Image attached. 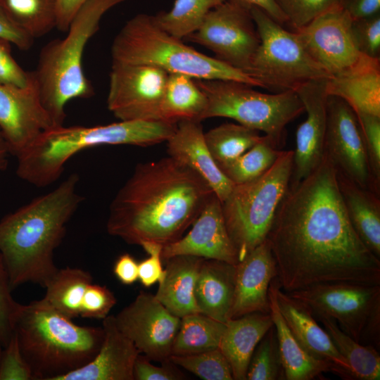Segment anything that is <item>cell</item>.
<instances>
[{"label":"cell","instance_id":"obj_1","mask_svg":"<svg viewBox=\"0 0 380 380\" xmlns=\"http://www.w3.org/2000/svg\"><path fill=\"white\" fill-rule=\"evenodd\" d=\"M267 239L286 293L324 283L380 285V258L352 226L324 152L315 170L289 186Z\"/></svg>","mask_w":380,"mask_h":380},{"label":"cell","instance_id":"obj_2","mask_svg":"<svg viewBox=\"0 0 380 380\" xmlns=\"http://www.w3.org/2000/svg\"><path fill=\"white\" fill-rule=\"evenodd\" d=\"M215 194L196 172L167 156L139 163L110 203L108 233L129 244L180 239Z\"/></svg>","mask_w":380,"mask_h":380},{"label":"cell","instance_id":"obj_3","mask_svg":"<svg viewBox=\"0 0 380 380\" xmlns=\"http://www.w3.org/2000/svg\"><path fill=\"white\" fill-rule=\"evenodd\" d=\"M79 182L73 172L0 220V253L13 290L29 282L45 288L58 271L54 252L84 200L77 191Z\"/></svg>","mask_w":380,"mask_h":380},{"label":"cell","instance_id":"obj_4","mask_svg":"<svg viewBox=\"0 0 380 380\" xmlns=\"http://www.w3.org/2000/svg\"><path fill=\"white\" fill-rule=\"evenodd\" d=\"M13 331L33 380H58L84 367L104 337L103 327L75 324L42 298L20 303Z\"/></svg>","mask_w":380,"mask_h":380},{"label":"cell","instance_id":"obj_5","mask_svg":"<svg viewBox=\"0 0 380 380\" xmlns=\"http://www.w3.org/2000/svg\"><path fill=\"white\" fill-rule=\"evenodd\" d=\"M176 127L177 124L160 120L53 127L17 158L16 175L33 186L45 187L56 182L68 160L84 149L106 145L152 146L167 141Z\"/></svg>","mask_w":380,"mask_h":380},{"label":"cell","instance_id":"obj_6","mask_svg":"<svg viewBox=\"0 0 380 380\" xmlns=\"http://www.w3.org/2000/svg\"><path fill=\"white\" fill-rule=\"evenodd\" d=\"M125 0H88L73 18L66 36L45 44L34 70L42 104L53 127L64 125L67 103L94 94L83 69V56L103 16Z\"/></svg>","mask_w":380,"mask_h":380},{"label":"cell","instance_id":"obj_7","mask_svg":"<svg viewBox=\"0 0 380 380\" xmlns=\"http://www.w3.org/2000/svg\"><path fill=\"white\" fill-rule=\"evenodd\" d=\"M113 62L146 65L195 80H234L262 87L246 72L205 55L161 29L153 15L139 13L123 25L111 46Z\"/></svg>","mask_w":380,"mask_h":380},{"label":"cell","instance_id":"obj_8","mask_svg":"<svg viewBox=\"0 0 380 380\" xmlns=\"http://www.w3.org/2000/svg\"><path fill=\"white\" fill-rule=\"evenodd\" d=\"M293 151H282L257 178L234 185L222 202V213L239 262L267 239L277 210L288 191Z\"/></svg>","mask_w":380,"mask_h":380},{"label":"cell","instance_id":"obj_9","mask_svg":"<svg viewBox=\"0 0 380 380\" xmlns=\"http://www.w3.org/2000/svg\"><path fill=\"white\" fill-rule=\"evenodd\" d=\"M208 99L203 120L222 117L263 132L278 149L285 141L286 126L305 111L294 90L265 94L253 86L223 80H195Z\"/></svg>","mask_w":380,"mask_h":380},{"label":"cell","instance_id":"obj_10","mask_svg":"<svg viewBox=\"0 0 380 380\" xmlns=\"http://www.w3.org/2000/svg\"><path fill=\"white\" fill-rule=\"evenodd\" d=\"M250 13L260 42L247 73L262 88L275 93L295 91L308 82L331 77L310 57L295 31L285 30L257 7Z\"/></svg>","mask_w":380,"mask_h":380},{"label":"cell","instance_id":"obj_11","mask_svg":"<svg viewBox=\"0 0 380 380\" xmlns=\"http://www.w3.org/2000/svg\"><path fill=\"white\" fill-rule=\"evenodd\" d=\"M185 39L246 74L260 42L250 11L229 0L210 11L198 29Z\"/></svg>","mask_w":380,"mask_h":380},{"label":"cell","instance_id":"obj_12","mask_svg":"<svg viewBox=\"0 0 380 380\" xmlns=\"http://www.w3.org/2000/svg\"><path fill=\"white\" fill-rule=\"evenodd\" d=\"M167 77V72L153 66L113 62L108 109L121 121L160 120Z\"/></svg>","mask_w":380,"mask_h":380},{"label":"cell","instance_id":"obj_13","mask_svg":"<svg viewBox=\"0 0 380 380\" xmlns=\"http://www.w3.org/2000/svg\"><path fill=\"white\" fill-rule=\"evenodd\" d=\"M287 293L305 304L316 316L334 319L357 342L373 309L380 303V285L324 283Z\"/></svg>","mask_w":380,"mask_h":380},{"label":"cell","instance_id":"obj_14","mask_svg":"<svg viewBox=\"0 0 380 380\" xmlns=\"http://www.w3.org/2000/svg\"><path fill=\"white\" fill-rule=\"evenodd\" d=\"M324 153L336 170L359 186L380 195L372 178L356 115L341 99L329 96Z\"/></svg>","mask_w":380,"mask_h":380},{"label":"cell","instance_id":"obj_15","mask_svg":"<svg viewBox=\"0 0 380 380\" xmlns=\"http://www.w3.org/2000/svg\"><path fill=\"white\" fill-rule=\"evenodd\" d=\"M120 331L151 361L169 360L181 318L169 312L155 295L141 291L116 315Z\"/></svg>","mask_w":380,"mask_h":380},{"label":"cell","instance_id":"obj_16","mask_svg":"<svg viewBox=\"0 0 380 380\" xmlns=\"http://www.w3.org/2000/svg\"><path fill=\"white\" fill-rule=\"evenodd\" d=\"M24 87L0 83V131L16 158L53 127L44 108L34 70Z\"/></svg>","mask_w":380,"mask_h":380},{"label":"cell","instance_id":"obj_17","mask_svg":"<svg viewBox=\"0 0 380 380\" xmlns=\"http://www.w3.org/2000/svg\"><path fill=\"white\" fill-rule=\"evenodd\" d=\"M353 19L341 5L295 30L310 57L330 76L353 65L360 57Z\"/></svg>","mask_w":380,"mask_h":380},{"label":"cell","instance_id":"obj_18","mask_svg":"<svg viewBox=\"0 0 380 380\" xmlns=\"http://www.w3.org/2000/svg\"><path fill=\"white\" fill-rule=\"evenodd\" d=\"M326 80H312L295 89L307 117L296 131L291 186L308 176L323 158L329 96L325 89Z\"/></svg>","mask_w":380,"mask_h":380},{"label":"cell","instance_id":"obj_19","mask_svg":"<svg viewBox=\"0 0 380 380\" xmlns=\"http://www.w3.org/2000/svg\"><path fill=\"white\" fill-rule=\"evenodd\" d=\"M191 226L185 236L163 246V260L176 255H193L232 265L239 262L237 252L226 227L222 203L215 194L210 197Z\"/></svg>","mask_w":380,"mask_h":380},{"label":"cell","instance_id":"obj_20","mask_svg":"<svg viewBox=\"0 0 380 380\" xmlns=\"http://www.w3.org/2000/svg\"><path fill=\"white\" fill-rule=\"evenodd\" d=\"M278 277L268 239L236 265L235 288L229 319L253 313H270L268 290Z\"/></svg>","mask_w":380,"mask_h":380},{"label":"cell","instance_id":"obj_21","mask_svg":"<svg viewBox=\"0 0 380 380\" xmlns=\"http://www.w3.org/2000/svg\"><path fill=\"white\" fill-rule=\"evenodd\" d=\"M274 291L279 310L303 348L315 358L334 365L342 379H354L348 362L338 352L328 333L317 323L312 310L303 302L283 291L278 279H275Z\"/></svg>","mask_w":380,"mask_h":380},{"label":"cell","instance_id":"obj_22","mask_svg":"<svg viewBox=\"0 0 380 380\" xmlns=\"http://www.w3.org/2000/svg\"><path fill=\"white\" fill-rule=\"evenodd\" d=\"M166 142L169 157L201 176L222 203L234 184L224 175L210 153L201 122H177L175 132Z\"/></svg>","mask_w":380,"mask_h":380},{"label":"cell","instance_id":"obj_23","mask_svg":"<svg viewBox=\"0 0 380 380\" xmlns=\"http://www.w3.org/2000/svg\"><path fill=\"white\" fill-rule=\"evenodd\" d=\"M102 327L103 340L94 357L58 380H134V365L139 350L118 328L114 315L104 318Z\"/></svg>","mask_w":380,"mask_h":380},{"label":"cell","instance_id":"obj_24","mask_svg":"<svg viewBox=\"0 0 380 380\" xmlns=\"http://www.w3.org/2000/svg\"><path fill=\"white\" fill-rule=\"evenodd\" d=\"M328 96L343 100L355 114L380 116V60L360 54L350 66L326 80Z\"/></svg>","mask_w":380,"mask_h":380},{"label":"cell","instance_id":"obj_25","mask_svg":"<svg viewBox=\"0 0 380 380\" xmlns=\"http://www.w3.org/2000/svg\"><path fill=\"white\" fill-rule=\"evenodd\" d=\"M236 265L203 259L194 288V298L199 312L214 319H229L235 288Z\"/></svg>","mask_w":380,"mask_h":380},{"label":"cell","instance_id":"obj_26","mask_svg":"<svg viewBox=\"0 0 380 380\" xmlns=\"http://www.w3.org/2000/svg\"><path fill=\"white\" fill-rule=\"evenodd\" d=\"M219 348L228 360L233 379L246 380L253 351L274 323L270 313L253 312L229 319Z\"/></svg>","mask_w":380,"mask_h":380},{"label":"cell","instance_id":"obj_27","mask_svg":"<svg viewBox=\"0 0 380 380\" xmlns=\"http://www.w3.org/2000/svg\"><path fill=\"white\" fill-rule=\"evenodd\" d=\"M275 279L271 281L268 290L270 314L276 331L285 379L312 380L322 376L324 372H332L338 375V371L334 365L310 355L293 336L277 302Z\"/></svg>","mask_w":380,"mask_h":380},{"label":"cell","instance_id":"obj_28","mask_svg":"<svg viewBox=\"0 0 380 380\" xmlns=\"http://www.w3.org/2000/svg\"><path fill=\"white\" fill-rule=\"evenodd\" d=\"M203 260L193 255H176L165 260L164 276L155 296L169 312L179 318L199 312L194 288Z\"/></svg>","mask_w":380,"mask_h":380},{"label":"cell","instance_id":"obj_29","mask_svg":"<svg viewBox=\"0 0 380 380\" xmlns=\"http://www.w3.org/2000/svg\"><path fill=\"white\" fill-rule=\"evenodd\" d=\"M349 220L366 247L380 258V195L363 189L336 170Z\"/></svg>","mask_w":380,"mask_h":380},{"label":"cell","instance_id":"obj_30","mask_svg":"<svg viewBox=\"0 0 380 380\" xmlns=\"http://www.w3.org/2000/svg\"><path fill=\"white\" fill-rule=\"evenodd\" d=\"M208 99L195 79L170 73L160 106V120L177 124L182 120L201 122Z\"/></svg>","mask_w":380,"mask_h":380},{"label":"cell","instance_id":"obj_31","mask_svg":"<svg viewBox=\"0 0 380 380\" xmlns=\"http://www.w3.org/2000/svg\"><path fill=\"white\" fill-rule=\"evenodd\" d=\"M92 281L90 273L84 270L70 267L58 269L46 285L42 299L63 316L77 317L85 289Z\"/></svg>","mask_w":380,"mask_h":380},{"label":"cell","instance_id":"obj_32","mask_svg":"<svg viewBox=\"0 0 380 380\" xmlns=\"http://www.w3.org/2000/svg\"><path fill=\"white\" fill-rule=\"evenodd\" d=\"M225 327L224 322L201 312L182 317L172 355H189L218 348Z\"/></svg>","mask_w":380,"mask_h":380},{"label":"cell","instance_id":"obj_33","mask_svg":"<svg viewBox=\"0 0 380 380\" xmlns=\"http://www.w3.org/2000/svg\"><path fill=\"white\" fill-rule=\"evenodd\" d=\"M317 317L338 352L348 362L354 379L379 380L380 355L377 349L356 341L344 332L334 319L325 316Z\"/></svg>","mask_w":380,"mask_h":380},{"label":"cell","instance_id":"obj_34","mask_svg":"<svg viewBox=\"0 0 380 380\" xmlns=\"http://www.w3.org/2000/svg\"><path fill=\"white\" fill-rule=\"evenodd\" d=\"M0 6L34 39L56 28L57 0H0Z\"/></svg>","mask_w":380,"mask_h":380},{"label":"cell","instance_id":"obj_35","mask_svg":"<svg viewBox=\"0 0 380 380\" xmlns=\"http://www.w3.org/2000/svg\"><path fill=\"white\" fill-rule=\"evenodd\" d=\"M262 137L258 131L234 123H224L204 133L205 144L218 166L237 158Z\"/></svg>","mask_w":380,"mask_h":380},{"label":"cell","instance_id":"obj_36","mask_svg":"<svg viewBox=\"0 0 380 380\" xmlns=\"http://www.w3.org/2000/svg\"><path fill=\"white\" fill-rule=\"evenodd\" d=\"M227 0H175L168 11L153 15L158 25L178 39H184L198 29L215 7Z\"/></svg>","mask_w":380,"mask_h":380},{"label":"cell","instance_id":"obj_37","mask_svg":"<svg viewBox=\"0 0 380 380\" xmlns=\"http://www.w3.org/2000/svg\"><path fill=\"white\" fill-rule=\"evenodd\" d=\"M281 151L265 135L239 157L218 167L234 185L241 184L265 172L273 165Z\"/></svg>","mask_w":380,"mask_h":380},{"label":"cell","instance_id":"obj_38","mask_svg":"<svg viewBox=\"0 0 380 380\" xmlns=\"http://www.w3.org/2000/svg\"><path fill=\"white\" fill-rule=\"evenodd\" d=\"M246 379H285L274 325L255 347L248 365Z\"/></svg>","mask_w":380,"mask_h":380},{"label":"cell","instance_id":"obj_39","mask_svg":"<svg viewBox=\"0 0 380 380\" xmlns=\"http://www.w3.org/2000/svg\"><path fill=\"white\" fill-rule=\"evenodd\" d=\"M169 360L203 380H232L230 365L220 349L189 355H173Z\"/></svg>","mask_w":380,"mask_h":380},{"label":"cell","instance_id":"obj_40","mask_svg":"<svg viewBox=\"0 0 380 380\" xmlns=\"http://www.w3.org/2000/svg\"><path fill=\"white\" fill-rule=\"evenodd\" d=\"M343 0H277L287 23L295 30L328 10L341 5Z\"/></svg>","mask_w":380,"mask_h":380},{"label":"cell","instance_id":"obj_41","mask_svg":"<svg viewBox=\"0 0 380 380\" xmlns=\"http://www.w3.org/2000/svg\"><path fill=\"white\" fill-rule=\"evenodd\" d=\"M355 115L364 138L372 178L380 188V116L367 113Z\"/></svg>","mask_w":380,"mask_h":380},{"label":"cell","instance_id":"obj_42","mask_svg":"<svg viewBox=\"0 0 380 380\" xmlns=\"http://www.w3.org/2000/svg\"><path fill=\"white\" fill-rule=\"evenodd\" d=\"M12 291L8 274L0 253V338L4 347L14 333V319L20 305L13 298Z\"/></svg>","mask_w":380,"mask_h":380},{"label":"cell","instance_id":"obj_43","mask_svg":"<svg viewBox=\"0 0 380 380\" xmlns=\"http://www.w3.org/2000/svg\"><path fill=\"white\" fill-rule=\"evenodd\" d=\"M113 293L105 286L89 284L84 293L80 316L84 318H106L116 304Z\"/></svg>","mask_w":380,"mask_h":380},{"label":"cell","instance_id":"obj_44","mask_svg":"<svg viewBox=\"0 0 380 380\" xmlns=\"http://www.w3.org/2000/svg\"><path fill=\"white\" fill-rule=\"evenodd\" d=\"M352 32L359 52L372 58L380 56V13L355 20Z\"/></svg>","mask_w":380,"mask_h":380},{"label":"cell","instance_id":"obj_45","mask_svg":"<svg viewBox=\"0 0 380 380\" xmlns=\"http://www.w3.org/2000/svg\"><path fill=\"white\" fill-rule=\"evenodd\" d=\"M0 380H33L15 333L4 347L0 360Z\"/></svg>","mask_w":380,"mask_h":380},{"label":"cell","instance_id":"obj_46","mask_svg":"<svg viewBox=\"0 0 380 380\" xmlns=\"http://www.w3.org/2000/svg\"><path fill=\"white\" fill-rule=\"evenodd\" d=\"M141 246L149 257L138 263V279L148 288L163 278L165 270L162 265L163 246L153 241H144Z\"/></svg>","mask_w":380,"mask_h":380},{"label":"cell","instance_id":"obj_47","mask_svg":"<svg viewBox=\"0 0 380 380\" xmlns=\"http://www.w3.org/2000/svg\"><path fill=\"white\" fill-rule=\"evenodd\" d=\"M160 367L153 365L145 355H139L134 365V380H179L184 374L169 360Z\"/></svg>","mask_w":380,"mask_h":380},{"label":"cell","instance_id":"obj_48","mask_svg":"<svg viewBox=\"0 0 380 380\" xmlns=\"http://www.w3.org/2000/svg\"><path fill=\"white\" fill-rule=\"evenodd\" d=\"M11 44L0 38V83L24 87L28 82L30 72L23 70L12 56Z\"/></svg>","mask_w":380,"mask_h":380},{"label":"cell","instance_id":"obj_49","mask_svg":"<svg viewBox=\"0 0 380 380\" xmlns=\"http://www.w3.org/2000/svg\"><path fill=\"white\" fill-rule=\"evenodd\" d=\"M0 38L23 51L30 49L34 39L21 30L0 6Z\"/></svg>","mask_w":380,"mask_h":380},{"label":"cell","instance_id":"obj_50","mask_svg":"<svg viewBox=\"0 0 380 380\" xmlns=\"http://www.w3.org/2000/svg\"><path fill=\"white\" fill-rule=\"evenodd\" d=\"M113 273L122 284H132L138 279V263L129 253L122 254L114 264Z\"/></svg>","mask_w":380,"mask_h":380},{"label":"cell","instance_id":"obj_51","mask_svg":"<svg viewBox=\"0 0 380 380\" xmlns=\"http://www.w3.org/2000/svg\"><path fill=\"white\" fill-rule=\"evenodd\" d=\"M88 0H57L56 28L66 32L68 27L80 8Z\"/></svg>","mask_w":380,"mask_h":380},{"label":"cell","instance_id":"obj_52","mask_svg":"<svg viewBox=\"0 0 380 380\" xmlns=\"http://www.w3.org/2000/svg\"><path fill=\"white\" fill-rule=\"evenodd\" d=\"M342 6L355 20L379 13L380 0H343Z\"/></svg>","mask_w":380,"mask_h":380},{"label":"cell","instance_id":"obj_53","mask_svg":"<svg viewBox=\"0 0 380 380\" xmlns=\"http://www.w3.org/2000/svg\"><path fill=\"white\" fill-rule=\"evenodd\" d=\"M247 10L257 7L267 13L274 21L281 25L287 23V19L279 6L277 0H229Z\"/></svg>","mask_w":380,"mask_h":380},{"label":"cell","instance_id":"obj_54","mask_svg":"<svg viewBox=\"0 0 380 380\" xmlns=\"http://www.w3.org/2000/svg\"><path fill=\"white\" fill-rule=\"evenodd\" d=\"M364 341L376 349L380 345V303L373 309L366 322L360 343Z\"/></svg>","mask_w":380,"mask_h":380},{"label":"cell","instance_id":"obj_55","mask_svg":"<svg viewBox=\"0 0 380 380\" xmlns=\"http://www.w3.org/2000/svg\"><path fill=\"white\" fill-rule=\"evenodd\" d=\"M10 155L8 144L0 131V173L6 169Z\"/></svg>","mask_w":380,"mask_h":380},{"label":"cell","instance_id":"obj_56","mask_svg":"<svg viewBox=\"0 0 380 380\" xmlns=\"http://www.w3.org/2000/svg\"><path fill=\"white\" fill-rule=\"evenodd\" d=\"M3 348H4V346H3V344H2V341H1V340L0 338V360H1V354H2Z\"/></svg>","mask_w":380,"mask_h":380}]
</instances>
